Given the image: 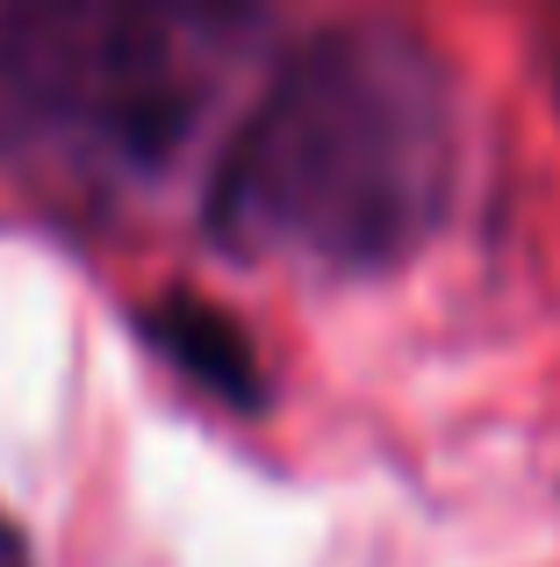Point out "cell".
I'll return each mask as SVG.
<instances>
[{
	"instance_id": "1",
	"label": "cell",
	"mask_w": 560,
	"mask_h": 567,
	"mask_svg": "<svg viewBox=\"0 0 560 567\" xmlns=\"http://www.w3.org/2000/svg\"><path fill=\"white\" fill-rule=\"evenodd\" d=\"M453 187L446 72L403 29H331L252 109L216 181L230 251L388 266L438 223Z\"/></svg>"
},
{
	"instance_id": "2",
	"label": "cell",
	"mask_w": 560,
	"mask_h": 567,
	"mask_svg": "<svg viewBox=\"0 0 560 567\" xmlns=\"http://www.w3.org/2000/svg\"><path fill=\"white\" fill-rule=\"evenodd\" d=\"M144 323H152V338L166 346V360H180L201 388H216V395H230V402H252V395H259L252 352H245V338L230 331L216 309H201V302H166V309H152Z\"/></svg>"
}]
</instances>
